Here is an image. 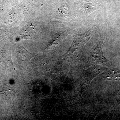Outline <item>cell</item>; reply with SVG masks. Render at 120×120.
Here are the masks:
<instances>
[{
  "mask_svg": "<svg viewBox=\"0 0 120 120\" xmlns=\"http://www.w3.org/2000/svg\"><path fill=\"white\" fill-rule=\"evenodd\" d=\"M59 12L61 15L67 16L69 15V11L66 7H61L59 9Z\"/></svg>",
  "mask_w": 120,
  "mask_h": 120,
  "instance_id": "1",
  "label": "cell"
}]
</instances>
